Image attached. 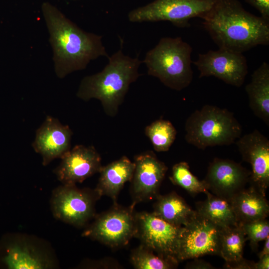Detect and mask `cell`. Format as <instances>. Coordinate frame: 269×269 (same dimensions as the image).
<instances>
[{"label": "cell", "instance_id": "obj_7", "mask_svg": "<svg viewBox=\"0 0 269 269\" xmlns=\"http://www.w3.org/2000/svg\"><path fill=\"white\" fill-rule=\"evenodd\" d=\"M217 0H154L130 11L132 22L167 21L178 27L190 25V19L203 18Z\"/></svg>", "mask_w": 269, "mask_h": 269}, {"label": "cell", "instance_id": "obj_25", "mask_svg": "<svg viewBox=\"0 0 269 269\" xmlns=\"http://www.w3.org/2000/svg\"><path fill=\"white\" fill-rule=\"evenodd\" d=\"M145 134L155 151L165 152L175 140L177 131L170 121L159 119L145 127Z\"/></svg>", "mask_w": 269, "mask_h": 269}, {"label": "cell", "instance_id": "obj_24", "mask_svg": "<svg viewBox=\"0 0 269 269\" xmlns=\"http://www.w3.org/2000/svg\"><path fill=\"white\" fill-rule=\"evenodd\" d=\"M130 261L136 269H175L179 263L176 259L159 255L141 244L132 251Z\"/></svg>", "mask_w": 269, "mask_h": 269}, {"label": "cell", "instance_id": "obj_18", "mask_svg": "<svg viewBox=\"0 0 269 269\" xmlns=\"http://www.w3.org/2000/svg\"><path fill=\"white\" fill-rule=\"evenodd\" d=\"M134 163L124 156L106 166H102L99 173L98 184L94 189L100 198L107 196L117 204L119 194L127 182L133 178Z\"/></svg>", "mask_w": 269, "mask_h": 269}, {"label": "cell", "instance_id": "obj_11", "mask_svg": "<svg viewBox=\"0 0 269 269\" xmlns=\"http://www.w3.org/2000/svg\"><path fill=\"white\" fill-rule=\"evenodd\" d=\"M135 219L134 237L140 240L141 244L159 255L178 261L179 242L182 227L171 225L152 212L136 213Z\"/></svg>", "mask_w": 269, "mask_h": 269}, {"label": "cell", "instance_id": "obj_23", "mask_svg": "<svg viewBox=\"0 0 269 269\" xmlns=\"http://www.w3.org/2000/svg\"><path fill=\"white\" fill-rule=\"evenodd\" d=\"M247 237L240 224L223 228L220 240V256L225 262L243 258Z\"/></svg>", "mask_w": 269, "mask_h": 269}, {"label": "cell", "instance_id": "obj_29", "mask_svg": "<svg viewBox=\"0 0 269 269\" xmlns=\"http://www.w3.org/2000/svg\"><path fill=\"white\" fill-rule=\"evenodd\" d=\"M254 265L255 262L243 258L237 261L226 262L224 267L232 269H254Z\"/></svg>", "mask_w": 269, "mask_h": 269}, {"label": "cell", "instance_id": "obj_22", "mask_svg": "<svg viewBox=\"0 0 269 269\" xmlns=\"http://www.w3.org/2000/svg\"><path fill=\"white\" fill-rule=\"evenodd\" d=\"M205 193L206 199L196 204L198 213L223 228L239 224L231 199L218 196L209 191Z\"/></svg>", "mask_w": 269, "mask_h": 269}, {"label": "cell", "instance_id": "obj_27", "mask_svg": "<svg viewBox=\"0 0 269 269\" xmlns=\"http://www.w3.org/2000/svg\"><path fill=\"white\" fill-rule=\"evenodd\" d=\"M239 224L254 250L257 249L260 242L269 236V222L267 218Z\"/></svg>", "mask_w": 269, "mask_h": 269}, {"label": "cell", "instance_id": "obj_10", "mask_svg": "<svg viewBox=\"0 0 269 269\" xmlns=\"http://www.w3.org/2000/svg\"><path fill=\"white\" fill-rule=\"evenodd\" d=\"M222 229L196 211L182 227L177 255L179 262L208 255L220 256Z\"/></svg>", "mask_w": 269, "mask_h": 269}, {"label": "cell", "instance_id": "obj_17", "mask_svg": "<svg viewBox=\"0 0 269 269\" xmlns=\"http://www.w3.org/2000/svg\"><path fill=\"white\" fill-rule=\"evenodd\" d=\"M72 132L68 126L50 116L37 129L32 147L46 166L56 158H61L71 149Z\"/></svg>", "mask_w": 269, "mask_h": 269}, {"label": "cell", "instance_id": "obj_3", "mask_svg": "<svg viewBox=\"0 0 269 269\" xmlns=\"http://www.w3.org/2000/svg\"><path fill=\"white\" fill-rule=\"evenodd\" d=\"M109 61L100 72L84 77L79 85L77 96L85 101L99 100L106 114L115 117L123 103L131 84L141 74L142 61L138 57L125 55L120 49L108 58Z\"/></svg>", "mask_w": 269, "mask_h": 269}, {"label": "cell", "instance_id": "obj_32", "mask_svg": "<svg viewBox=\"0 0 269 269\" xmlns=\"http://www.w3.org/2000/svg\"><path fill=\"white\" fill-rule=\"evenodd\" d=\"M268 255H269V236L265 240V244L263 249L259 254L258 256L259 259H260Z\"/></svg>", "mask_w": 269, "mask_h": 269}, {"label": "cell", "instance_id": "obj_9", "mask_svg": "<svg viewBox=\"0 0 269 269\" xmlns=\"http://www.w3.org/2000/svg\"><path fill=\"white\" fill-rule=\"evenodd\" d=\"M99 198L95 190L62 184L52 191L50 208L56 219L83 227L96 216L95 204Z\"/></svg>", "mask_w": 269, "mask_h": 269}, {"label": "cell", "instance_id": "obj_21", "mask_svg": "<svg viewBox=\"0 0 269 269\" xmlns=\"http://www.w3.org/2000/svg\"><path fill=\"white\" fill-rule=\"evenodd\" d=\"M152 213L171 225L181 227L194 215L193 210L183 198L174 192L158 195Z\"/></svg>", "mask_w": 269, "mask_h": 269}, {"label": "cell", "instance_id": "obj_5", "mask_svg": "<svg viewBox=\"0 0 269 269\" xmlns=\"http://www.w3.org/2000/svg\"><path fill=\"white\" fill-rule=\"evenodd\" d=\"M185 130L187 142L201 149L232 144L242 133L233 113L211 105L194 111L185 122Z\"/></svg>", "mask_w": 269, "mask_h": 269}, {"label": "cell", "instance_id": "obj_4", "mask_svg": "<svg viewBox=\"0 0 269 269\" xmlns=\"http://www.w3.org/2000/svg\"><path fill=\"white\" fill-rule=\"evenodd\" d=\"M192 48L181 37L161 38L147 52L142 63L147 74L158 78L165 86L181 91L191 83Z\"/></svg>", "mask_w": 269, "mask_h": 269}, {"label": "cell", "instance_id": "obj_2", "mask_svg": "<svg viewBox=\"0 0 269 269\" xmlns=\"http://www.w3.org/2000/svg\"><path fill=\"white\" fill-rule=\"evenodd\" d=\"M202 19L219 48L243 53L269 44V21L247 11L238 0H217Z\"/></svg>", "mask_w": 269, "mask_h": 269}, {"label": "cell", "instance_id": "obj_6", "mask_svg": "<svg viewBox=\"0 0 269 269\" xmlns=\"http://www.w3.org/2000/svg\"><path fill=\"white\" fill-rule=\"evenodd\" d=\"M51 248L28 235L10 233L0 240V267L6 269H51L58 267Z\"/></svg>", "mask_w": 269, "mask_h": 269}, {"label": "cell", "instance_id": "obj_8", "mask_svg": "<svg viewBox=\"0 0 269 269\" xmlns=\"http://www.w3.org/2000/svg\"><path fill=\"white\" fill-rule=\"evenodd\" d=\"M134 207H123L114 204L109 210L96 215L86 227L82 236L111 248L127 245L136 233Z\"/></svg>", "mask_w": 269, "mask_h": 269}, {"label": "cell", "instance_id": "obj_19", "mask_svg": "<svg viewBox=\"0 0 269 269\" xmlns=\"http://www.w3.org/2000/svg\"><path fill=\"white\" fill-rule=\"evenodd\" d=\"M249 104L255 116L269 126V65L264 62L253 73L245 87Z\"/></svg>", "mask_w": 269, "mask_h": 269}, {"label": "cell", "instance_id": "obj_33", "mask_svg": "<svg viewBox=\"0 0 269 269\" xmlns=\"http://www.w3.org/2000/svg\"></svg>", "mask_w": 269, "mask_h": 269}, {"label": "cell", "instance_id": "obj_1", "mask_svg": "<svg viewBox=\"0 0 269 269\" xmlns=\"http://www.w3.org/2000/svg\"><path fill=\"white\" fill-rule=\"evenodd\" d=\"M41 11L53 51L54 71L59 78L84 70L100 57H109L101 35L84 31L48 2L42 3Z\"/></svg>", "mask_w": 269, "mask_h": 269}, {"label": "cell", "instance_id": "obj_30", "mask_svg": "<svg viewBox=\"0 0 269 269\" xmlns=\"http://www.w3.org/2000/svg\"><path fill=\"white\" fill-rule=\"evenodd\" d=\"M194 260L187 264L186 268L192 269H211L214 268L209 263L204 261L193 259Z\"/></svg>", "mask_w": 269, "mask_h": 269}, {"label": "cell", "instance_id": "obj_13", "mask_svg": "<svg viewBox=\"0 0 269 269\" xmlns=\"http://www.w3.org/2000/svg\"><path fill=\"white\" fill-rule=\"evenodd\" d=\"M244 161L252 167L251 186L263 195L269 186V140L259 131L240 136L235 141Z\"/></svg>", "mask_w": 269, "mask_h": 269}, {"label": "cell", "instance_id": "obj_12", "mask_svg": "<svg viewBox=\"0 0 269 269\" xmlns=\"http://www.w3.org/2000/svg\"><path fill=\"white\" fill-rule=\"evenodd\" d=\"M192 63L200 72L199 78L214 76L237 87L244 84L248 73L247 61L243 53L222 48L200 53Z\"/></svg>", "mask_w": 269, "mask_h": 269}, {"label": "cell", "instance_id": "obj_16", "mask_svg": "<svg viewBox=\"0 0 269 269\" xmlns=\"http://www.w3.org/2000/svg\"><path fill=\"white\" fill-rule=\"evenodd\" d=\"M251 172L228 159L215 158L209 164L204 180L208 191L219 197L231 199L249 182Z\"/></svg>", "mask_w": 269, "mask_h": 269}, {"label": "cell", "instance_id": "obj_31", "mask_svg": "<svg viewBox=\"0 0 269 269\" xmlns=\"http://www.w3.org/2000/svg\"><path fill=\"white\" fill-rule=\"evenodd\" d=\"M269 255H266L259 259V261L255 263L254 269H269Z\"/></svg>", "mask_w": 269, "mask_h": 269}, {"label": "cell", "instance_id": "obj_15", "mask_svg": "<svg viewBox=\"0 0 269 269\" xmlns=\"http://www.w3.org/2000/svg\"><path fill=\"white\" fill-rule=\"evenodd\" d=\"M54 173L64 185H74L99 172L102 167L101 157L93 146L77 145L61 158Z\"/></svg>", "mask_w": 269, "mask_h": 269}, {"label": "cell", "instance_id": "obj_14", "mask_svg": "<svg viewBox=\"0 0 269 269\" xmlns=\"http://www.w3.org/2000/svg\"><path fill=\"white\" fill-rule=\"evenodd\" d=\"M131 182L132 206L156 197L168 168L153 152L147 151L134 158Z\"/></svg>", "mask_w": 269, "mask_h": 269}, {"label": "cell", "instance_id": "obj_20", "mask_svg": "<svg viewBox=\"0 0 269 269\" xmlns=\"http://www.w3.org/2000/svg\"><path fill=\"white\" fill-rule=\"evenodd\" d=\"M239 224L266 219L269 205L265 196L250 186L244 188L231 199Z\"/></svg>", "mask_w": 269, "mask_h": 269}, {"label": "cell", "instance_id": "obj_28", "mask_svg": "<svg viewBox=\"0 0 269 269\" xmlns=\"http://www.w3.org/2000/svg\"><path fill=\"white\" fill-rule=\"evenodd\" d=\"M255 8L260 13L261 16L269 21V0H245Z\"/></svg>", "mask_w": 269, "mask_h": 269}, {"label": "cell", "instance_id": "obj_26", "mask_svg": "<svg viewBox=\"0 0 269 269\" xmlns=\"http://www.w3.org/2000/svg\"><path fill=\"white\" fill-rule=\"evenodd\" d=\"M169 178L174 184L180 186L191 194L208 191L205 181L200 180L191 172L186 162L181 161L175 164L172 167Z\"/></svg>", "mask_w": 269, "mask_h": 269}]
</instances>
